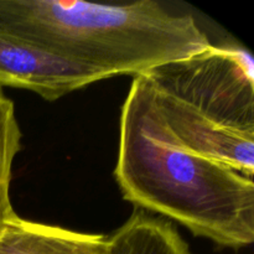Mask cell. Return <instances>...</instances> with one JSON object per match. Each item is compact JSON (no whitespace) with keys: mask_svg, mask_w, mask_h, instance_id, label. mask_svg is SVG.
Instances as JSON below:
<instances>
[{"mask_svg":"<svg viewBox=\"0 0 254 254\" xmlns=\"http://www.w3.org/2000/svg\"><path fill=\"white\" fill-rule=\"evenodd\" d=\"M124 200L222 247L254 241L253 179L189 150L169 129L143 76L134 77L119 121L116 170Z\"/></svg>","mask_w":254,"mask_h":254,"instance_id":"1","label":"cell"},{"mask_svg":"<svg viewBox=\"0 0 254 254\" xmlns=\"http://www.w3.org/2000/svg\"><path fill=\"white\" fill-rule=\"evenodd\" d=\"M0 32L111 77L140 76L211 46L193 16L160 2L0 0Z\"/></svg>","mask_w":254,"mask_h":254,"instance_id":"2","label":"cell"},{"mask_svg":"<svg viewBox=\"0 0 254 254\" xmlns=\"http://www.w3.org/2000/svg\"><path fill=\"white\" fill-rule=\"evenodd\" d=\"M140 76L189 150L253 179L254 64L247 50L211 45Z\"/></svg>","mask_w":254,"mask_h":254,"instance_id":"3","label":"cell"},{"mask_svg":"<svg viewBox=\"0 0 254 254\" xmlns=\"http://www.w3.org/2000/svg\"><path fill=\"white\" fill-rule=\"evenodd\" d=\"M101 71L44 51L0 32V86L26 89L46 101L108 79Z\"/></svg>","mask_w":254,"mask_h":254,"instance_id":"4","label":"cell"},{"mask_svg":"<svg viewBox=\"0 0 254 254\" xmlns=\"http://www.w3.org/2000/svg\"><path fill=\"white\" fill-rule=\"evenodd\" d=\"M0 254H107L106 236L31 222L15 212L0 230Z\"/></svg>","mask_w":254,"mask_h":254,"instance_id":"5","label":"cell"},{"mask_svg":"<svg viewBox=\"0 0 254 254\" xmlns=\"http://www.w3.org/2000/svg\"><path fill=\"white\" fill-rule=\"evenodd\" d=\"M107 254H192L173 222L136 211L106 237Z\"/></svg>","mask_w":254,"mask_h":254,"instance_id":"6","label":"cell"},{"mask_svg":"<svg viewBox=\"0 0 254 254\" xmlns=\"http://www.w3.org/2000/svg\"><path fill=\"white\" fill-rule=\"evenodd\" d=\"M21 145V131L15 106L0 91V230L5 221L15 213L10 201L12 163Z\"/></svg>","mask_w":254,"mask_h":254,"instance_id":"7","label":"cell"}]
</instances>
